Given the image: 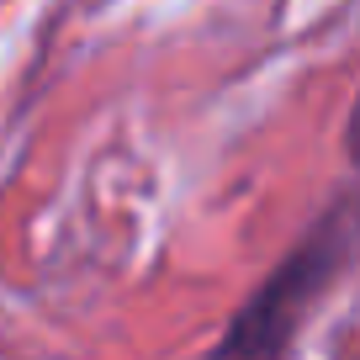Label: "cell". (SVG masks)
<instances>
[{
    "instance_id": "7a4b0ae2",
    "label": "cell",
    "mask_w": 360,
    "mask_h": 360,
    "mask_svg": "<svg viewBox=\"0 0 360 360\" xmlns=\"http://www.w3.org/2000/svg\"><path fill=\"white\" fill-rule=\"evenodd\" d=\"M345 148H349V159L360 165V96H355V106H349V122H345Z\"/></svg>"
},
{
    "instance_id": "6da1fadb",
    "label": "cell",
    "mask_w": 360,
    "mask_h": 360,
    "mask_svg": "<svg viewBox=\"0 0 360 360\" xmlns=\"http://www.w3.org/2000/svg\"><path fill=\"white\" fill-rule=\"evenodd\" d=\"M355 238H360V207L339 202L334 212H323L313 233L255 286V297L233 313L228 334L212 345L207 360H286L297 328L307 323L318 297L334 286L345 259L355 255Z\"/></svg>"
}]
</instances>
